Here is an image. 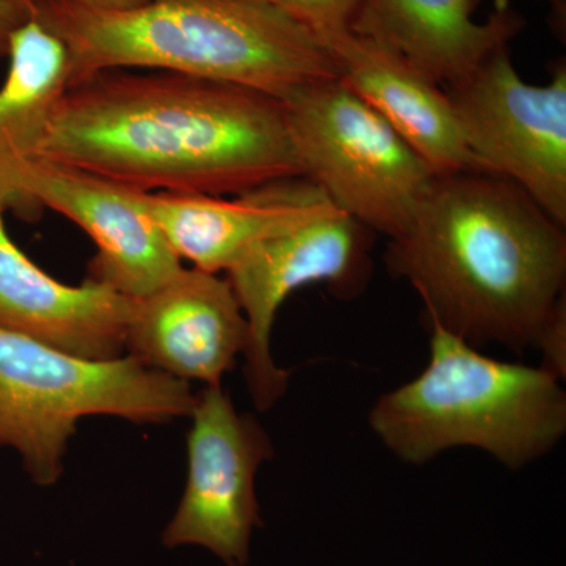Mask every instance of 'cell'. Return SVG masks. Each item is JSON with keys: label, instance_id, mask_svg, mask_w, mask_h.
<instances>
[{"label": "cell", "instance_id": "obj_6", "mask_svg": "<svg viewBox=\"0 0 566 566\" xmlns=\"http://www.w3.org/2000/svg\"><path fill=\"white\" fill-rule=\"evenodd\" d=\"M305 180L338 211L389 240L400 237L436 174L342 77L282 99Z\"/></svg>", "mask_w": 566, "mask_h": 566}, {"label": "cell", "instance_id": "obj_19", "mask_svg": "<svg viewBox=\"0 0 566 566\" xmlns=\"http://www.w3.org/2000/svg\"><path fill=\"white\" fill-rule=\"evenodd\" d=\"M33 0H0V55H7L10 33L31 18Z\"/></svg>", "mask_w": 566, "mask_h": 566}, {"label": "cell", "instance_id": "obj_4", "mask_svg": "<svg viewBox=\"0 0 566 566\" xmlns=\"http://www.w3.org/2000/svg\"><path fill=\"white\" fill-rule=\"evenodd\" d=\"M427 368L381 397L371 431L401 461L474 447L509 469L547 455L566 433V394L546 368L493 359L431 326Z\"/></svg>", "mask_w": 566, "mask_h": 566}, {"label": "cell", "instance_id": "obj_12", "mask_svg": "<svg viewBox=\"0 0 566 566\" xmlns=\"http://www.w3.org/2000/svg\"><path fill=\"white\" fill-rule=\"evenodd\" d=\"M0 193V329L92 360L125 356L133 297L88 277L65 285L11 240Z\"/></svg>", "mask_w": 566, "mask_h": 566}, {"label": "cell", "instance_id": "obj_5", "mask_svg": "<svg viewBox=\"0 0 566 566\" xmlns=\"http://www.w3.org/2000/svg\"><path fill=\"white\" fill-rule=\"evenodd\" d=\"M189 382L132 356L92 360L0 329V447H11L39 485H52L81 419L163 423L191 415Z\"/></svg>", "mask_w": 566, "mask_h": 566}, {"label": "cell", "instance_id": "obj_9", "mask_svg": "<svg viewBox=\"0 0 566 566\" xmlns=\"http://www.w3.org/2000/svg\"><path fill=\"white\" fill-rule=\"evenodd\" d=\"M189 416L188 483L164 545L202 546L227 566H245L252 531L262 526L255 476L273 457V442L221 385L196 395Z\"/></svg>", "mask_w": 566, "mask_h": 566}, {"label": "cell", "instance_id": "obj_8", "mask_svg": "<svg viewBox=\"0 0 566 566\" xmlns=\"http://www.w3.org/2000/svg\"><path fill=\"white\" fill-rule=\"evenodd\" d=\"M370 232L333 210L253 245L226 273L249 324L245 381L260 411L273 408L289 387L290 371L275 364L271 334L279 308L296 290L326 283L353 297L371 273Z\"/></svg>", "mask_w": 566, "mask_h": 566}, {"label": "cell", "instance_id": "obj_7", "mask_svg": "<svg viewBox=\"0 0 566 566\" xmlns=\"http://www.w3.org/2000/svg\"><path fill=\"white\" fill-rule=\"evenodd\" d=\"M446 92L476 161L515 182L566 227L565 63L549 84H528L506 44Z\"/></svg>", "mask_w": 566, "mask_h": 566}, {"label": "cell", "instance_id": "obj_3", "mask_svg": "<svg viewBox=\"0 0 566 566\" xmlns=\"http://www.w3.org/2000/svg\"><path fill=\"white\" fill-rule=\"evenodd\" d=\"M33 11L69 48L71 84L102 71H167L282 102L305 84L340 77L315 32L259 0H150L129 11L33 0Z\"/></svg>", "mask_w": 566, "mask_h": 566}, {"label": "cell", "instance_id": "obj_2", "mask_svg": "<svg viewBox=\"0 0 566 566\" xmlns=\"http://www.w3.org/2000/svg\"><path fill=\"white\" fill-rule=\"evenodd\" d=\"M385 260L423 301L428 326L475 348H536L565 296V227L486 170L436 175Z\"/></svg>", "mask_w": 566, "mask_h": 566}, {"label": "cell", "instance_id": "obj_11", "mask_svg": "<svg viewBox=\"0 0 566 566\" xmlns=\"http://www.w3.org/2000/svg\"><path fill=\"white\" fill-rule=\"evenodd\" d=\"M249 346V324L229 279L182 266L134 300L126 352L181 381L221 385Z\"/></svg>", "mask_w": 566, "mask_h": 566}, {"label": "cell", "instance_id": "obj_13", "mask_svg": "<svg viewBox=\"0 0 566 566\" xmlns=\"http://www.w3.org/2000/svg\"><path fill=\"white\" fill-rule=\"evenodd\" d=\"M142 207L180 260L197 270L226 274L249 249L337 210L304 177L226 197L137 191Z\"/></svg>", "mask_w": 566, "mask_h": 566}, {"label": "cell", "instance_id": "obj_1", "mask_svg": "<svg viewBox=\"0 0 566 566\" xmlns=\"http://www.w3.org/2000/svg\"><path fill=\"white\" fill-rule=\"evenodd\" d=\"M32 155L142 192L234 197L303 177L281 99L167 71L74 82Z\"/></svg>", "mask_w": 566, "mask_h": 566}, {"label": "cell", "instance_id": "obj_20", "mask_svg": "<svg viewBox=\"0 0 566 566\" xmlns=\"http://www.w3.org/2000/svg\"><path fill=\"white\" fill-rule=\"evenodd\" d=\"M66 2L96 11H129L139 9L150 0H66Z\"/></svg>", "mask_w": 566, "mask_h": 566}, {"label": "cell", "instance_id": "obj_14", "mask_svg": "<svg viewBox=\"0 0 566 566\" xmlns=\"http://www.w3.org/2000/svg\"><path fill=\"white\" fill-rule=\"evenodd\" d=\"M319 40L337 61L342 81L381 115L436 175L486 170L465 145L442 85L392 48L349 29Z\"/></svg>", "mask_w": 566, "mask_h": 566}, {"label": "cell", "instance_id": "obj_10", "mask_svg": "<svg viewBox=\"0 0 566 566\" xmlns=\"http://www.w3.org/2000/svg\"><path fill=\"white\" fill-rule=\"evenodd\" d=\"M0 193L7 208H50L81 227L98 249L92 277L133 300L155 292L182 268L137 189L29 155L0 161Z\"/></svg>", "mask_w": 566, "mask_h": 566}, {"label": "cell", "instance_id": "obj_18", "mask_svg": "<svg viewBox=\"0 0 566 566\" xmlns=\"http://www.w3.org/2000/svg\"><path fill=\"white\" fill-rule=\"evenodd\" d=\"M536 349L542 352V367L549 374L565 379L566 376V300L562 297L556 311L539 335Z\"/></svg>", "mask_w": 566, "mask_h": 566}, {"label": "cell", "instance_id": "obj_15", "mask_svg": "<svg viewBox=\"0 0 566 566\" xmlns=\"http://www.w3.org/2000/svg\"><path fill=\"white\" fill-rule=\"evenodd\" d=\"M476 0H359L352 29L392 48L442 87H452L515 39L524 20L510 0H495L476 22Z\"/></svg>", "mask_w": 566, "mask_h": 566}, {"label": "cell", "instance_id": "obj_21", "mask_svg": "<svg viewBox=\"0 0 566 566\" xmlns=\"http://www.w3.org/2000/svg\"><path fill=\"white\" fill-rule=\"evenodd\" d=\"M551 2H553L554 6H556L557 10H562V13H564V11H565V0H551Z\"/></svg>", "mask_w": 566, "mask_h": 566}, {"label": "cell", "instance_id": "obj_16", "mask_svg": "<svg viewBox=\"0 0 566 566\" xmlns=\"http://www.w3.org/2000/svg\"><path fill=\"white\" fill-rule=\"evenodd\" d=\"M0 85V161L32 155L71 85L69 48L32 11L10 33Z\"/></svg>", "mask_w": 566, "mask_h": 566}, {"label": "cell", "instance_id": "obj_17", "mask_svg": "<svg viewBox=\"0 0 566 566\" xmlns=\"http://www.w3.org/2000/svg\"><path fill=\"white\" fill-rule=\"evenodd\" d=\"M292 17L316 35L352 29L359 0H259Z\"/></svg>", "mask_w": 566, "mask_h": 566}]
</instances>
